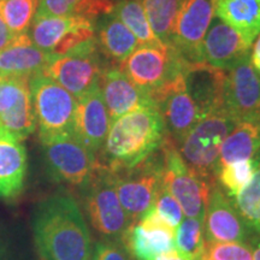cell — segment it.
Listing matches in <instances>:
<instances>
[{"label":"cell","instance_id":"cell-22","mask_svg":"<svg viewBox=\"0 0 260 260\" xmlns=\"http://www.w3.org/2000/svg\"><path fill=\"white\" fill-rule=\"evenodd\" d=\"M52 54L32 45L27 32L17 35L14 44L0 52V76L28 77L44 73Z\"/></svg>","mask_w":260,"mask_h":260},{"label":"cell","instance_id":"cell-11","mask_svg":"<svg viewBox=\"0 0 260 260\" xmlns=\"http://www.w3.org/2000/svg\"><path fill=\"white\" fill-rule=\"evenodd\" d=\"M27 34L32 45L58 57L95 37V22L77 15L34 17Z\"/></svg>","mask_w":260,"mask_h":260},{"label":"cell","instance_id":"cell-7","mask_svg":"<svg viewBox=\"0 0 260 260\" xmlns=\"http://www.w3.org/2000/svg\"><path fill=\"white\" fill-rule=\"evenodd\" d=\"M107 65L110 64L100 53L94 37L68 53L52 56L42 74L56 81L77 100L99 87L100 76Z\"/></svg>","mask_w":260,"mask_h":260},{"label":"cell","instance_id":"cell-36","mask_svg":"<svg viewBox=\"0 0 260 260\" xmlns=\"http://www.w3.org/2000/svg\"><path fill=\"white\" fill-rule=\"evenodd\" d=\"M92 260H134L121 242L99 239L94 242Z\"/></svg>","mask_w":260,"mask_h":260},{"label":"cell","instance_id":"cell-3","mask_svg":"<svg viewBox=\"0 0 260 260\" xmlns=\"http://www.w3.org/2000/svg\"><path fill=\"white\" fill-rule=\"evenodd\" d=\"M237 122L225 109L211 110L182 139L177 149L195 175L211 183L216 182L220 148Z\"/></svg>","mask_w":260,"mask_h":260},{"label":"cell","instance_id":"cell-31","mask_svg":"<svg viewBox=\"0 0 260 260\" xmlns=\"http://www.w3.org/2000/svg\"><path fill=\"white\" fill-rule=\"evenodd\" d=\"M253 176V160H237L219 168L216 175L217 184L230 199L235 198L245 188Z\"/></svg>","mask_w":260,"mask_h":260},{"label":"cell","instance_id":"cell-13","mask_svg":"<svg viewBox=\"0 0 260 260\" xmlns=\"http://www.w3.org/2000/svg\"><path fill=\"white\" fill-rule=\"evenodd\" d=\"M183 74L151 96V102L157 106L164 121L167 135L176 146L201 116L199 106L186 88Z\"/></svg>","mask_w":260,"mask_h":260},{"label":"cell","instance_id":"cell-5","mask_svg":"<svg viewBox=\"0 0 260 260\" xmlns=\"http://www.w3.org/2000/svg\"><path fill=\"white\" fill-rule=\"evenodd\" d=\"M80 194L84 217L98 236L121 242L132 222L118 199L110 171L98 164L92 180Z\"/></svg>","mask_w":260,"mask_h":260},{"label":"cell","instance_id":"cell-37","mask_svg":"<svg viewBox=\"0 0 260 260\" xmlns=\"http://www.w3.org/2000/svg\"><path fill=\"white\" fill-rule=\"evenodd\" d=\"M80 0H39L38 10L35 17H44V16H61L74 15L75 8Z\"/></svg>","mask_w":260,"mask_h":260},{"label":"cell","instance_id":"cell-32","mask_svg":"<svg viewBox=\"0 0 260 260\" xmlns=\"http://www.w3.org/2000/svg\"><path fill=\"white\" fill-rule=\"evenodd\" d=\"M205 245L203 222L197 218L182 219L175 233L176 249L189 260H195L200 255Z\"/></svg>","mask_w":260,"mask_h":260},{"label":"cell","instance_id":"cell-40","mask_svg":"<svg viewBox=\"0 0 260 260\" xmlns=\"http://www.w3.org/2000/svg\"><path fill=\"white\" fill-rule=\"evenodd\" d=\"M252 251V259L260 260V235H253L248 241Z\"/></svg>","mask_w":260,"mask_h":260},{"label":"cell","instance_id":"cell-25","mask_svg":"<svg viewBox=\"0 0 260 260\" xmlns=\"http://www.w3.org/2000/svg\"><path fill=\"white\" fill-rule=\"evenodd\" d=\"M216 16L249 45L260 32V0H217Z\"/></svg>","mask_w":260,"mask_h":260},{"label":"cell","instance_id":"cell-28","mask_svg":"<svg viewBox=\"0 0 260 260\" xmlns=\"http://www.w3.org/2000/svg\"><path fill=\"white\" fill-rule=\"evenodd\" d=\"M112 14L134 34L140 46H164L149 25L141 0H122L115 6Z\"/></svg>","mask_w":260,"mask_h":260},{"label":"cell","instance_id":"cell-24","mask_svg":"<svg viewBox=\"0 0 260 260\" xmlns=\"http://www.w3.org/2000/svg\"><path fill=\"white\" fill-rule=\"evenodd\" d=\"M259 151L260 112L239 121L229 133L220 148L217 171L229 162L252 159Z\"/></svg>","mask_w":260,"mask_h":260},{"label":"cell","instance_id":"cell-26","mask_svg":"<svg viewBox=\"0 0 260 260\" xmlns=\"http://www.w3.org/2000/svg\"><path fill=\"white\" fill-rule=\"evenodd\" d=\"M252 160V180L232 200L248 229L255 235H260V151Z\"/></svg>","mask_w":260,"mask_h":260},{"label":"cell","instance_id":"cell-2","mask_svg":"<svg viewBox=\"0 0 260 260\" xmlns=\"http://www.w3.org/2000/svg\"><path fill=\"white\" fill-rule=\"evenodd\" d=\"M167 138L164 121L154 104H147L115 119L98 164L109 171L135 167L159 151Z\"/></svg>","mask_w":260,"mask_h":260},{"label":"cell","instance_id":"cell-21","mask_svg":"<svg viewBox=\"0 0 260 260\" xmlns=\"http://www.w3.org/2000/svg\"><path fill=\"white\" fill-rule=\"evenodd\" d=\"M183 76L188 93L199 106L201 116L211 110L224 109L225 70L217 69L206 63H189L186 67Z\"/></svg>","mask_w":260,"mask_h":260},{"label":"cell","instance_id":"cell-18","mask_svg":"<svg viewBox=\"0 0 260 260\" xmlns=\"http://www.w3.org/2000/svg\"><path fill=\"white\" fill-rule=\"evenodd\" d=\"M99 87L77 99L74 138L98 157L111 126Z\"/></svg>","mask_w":260,"mask_h":260},{"label":"cell","instance_id":"cell-30","mask_svg":"<svg viewBox=\"0 0 260 260\" xmlns=\"http://www.w3.org/2000/svg\"><path fill=\"white\" fill-rule=\"evenodd\" d=\"M39 0H0V18L16 35L24 34L37 15Z\"/></svg>","mask_w":260,"mask_h":260},{"label":"cell","instance_id":"cell-23","mask_svg":"<svg viewBox=\"0 0 260 260\" xmlns=\"http://www.w3.org/2000/svg\"><path fill=\"white\" fill-rule=\"evenodd\" d=\"M95 41L100 53L113 67H119L140 46L134 34L112 12L95 21Z\"/></svg>","mask_w":260,"mask_h":260},{"label":"cell","instance_id":"cell-10","mask_svg":"<svg viewBox=\"0 0 260 260\" xmlns=\"http://www.w3.org/2000/svg\"><path fill=\"white\" fill-rule=\"evenodd\" d=\"M42 154L48 177L79 191L92 180L98 168L96 155L75 138L42 144Z\"/></svg>","mask_w":260,"mask_h":260},{"label":"cell","instance_id":"cell-42","mask_svg":"<svg viewBox=\"0 0 260 260\" xmlns=\"http://www.w3.org/2000/svg\"><path fill=\"white\" fill-rule=\"evenodd\" d=\"M98 2H99L102 5H104V8H105L107 11L112 12L113 9H115V6L117 4H119L122 0H98Z\"/></svg>","mask_w":260,"mask_h":260},{"label":"cell","instance_id":"cell-19","mask_svg":"<svg viewBox=\"0 0 260 260\" xmlns=\"http://www.w3.org/2000/svg\"><path fill=\"white\" fill-rule=\"evenodd\" d=\"M99 88L112 122L133 110L153 104L119 67L107 65L100 76Z\"/></svg>","mask_w":260,"mask_h":260},{"label":"cell","instance_id":"cell-35","mask_svg":"<svg viewBox=\"0 0 260 260\" xmlns=\"http://www.w3.org/2000/svg\"><path fill=\"white\" fill-rule=\"evenodd\" d=\"M153 209L175 229L180 225L182 219L184 218L183 211H182L180 204L170 194V191L165 188L162 182L157 193V197H155Z\"/></svg>","mask_w":260,"mask_h":260},{"label":"cell","instance_id":"cell-29","mask_svg":"<svg viewBox=\"0 0 260 260\" xmlns=\"http://www.w3.org/2000/svg\"><path fill=\"white\" fill-rule=\"evenodd\" d=\"M0 260H39L19 224L0 218Z\"/></svg>","mask_w":260,"mask_h":260},{"label":"cell","instance_id":"cell-33","mask_svg":"<svg viewBox=\"0 0 260 260\" xmlns=\"http://www.w3.org/2000/svg\"><path fill=\"white\" fill-rule=\"evenodd\" d=\"M195 260H253L248 242H205Z\"/></svg>","mask_w":260,"mask_h":260},{"label":"cell","instance_id":"cell-16","mask_svg":"<svg viewBox=\"0 0 260 260\" xmlns=\"http://www.w3.org/2000/svg\"><path fill=\"white\" fill-rule=\"evenodd\" d=\"M223 107L237 121L260 112V75L249 57L226 70Z\"/></svg>","mask_w":260,"mask_h":260},{"label":"cell","instance_id":"cell-15","mask_svg":"<svg viewBox=\"0 0 260 260\" xmlns=\"http://www.w3.org/2000/svg\"><path fill=\"white\" fill-rule=\"evenodd\" d=\"M175 233L176 229L151 209L138 223L129 226L121 243L134 260H154L176 248Z\"/></svg>","mask_w":260,"mask_h":260},{"label":"cell","instance_id":"cell-8","mask_svg":"<svg viewBox=\"0 0 260 260\" xmlns=\"http://www.w3.org/2000/svg\"><path fill=\"white\" fill-rule=\"evenodd\" d=\"M160 149L162 155V184L180 204L184 216L203 222L213 183L195 175L187 167L176 144L168 135Z\"/></svg>","mask_w":260,"mask_h":260},{"label":"cell","instance_id":"cell-17","mask_svg":"<svg viewBox=\"0 0 260 260\" xmlns=\"http://www.w3.org/2000/svg\"><path fill=\"white\" fill-rule=\"evenodd\" d=\"M251 46L235 29L216 16L201 44V59L203 63L226 71L249 57Z\"/></svg>","mask_w":260,"mask_h":260},{"label":"cell","instance_id":"cell-12","mask_svg":"<svg viewBox=\"0 0 260 260\" xmlns=\"http://www.w3.org/2000/svg\"><path fill=\"white\" fill-rule=\"evenodd\" d=\"M217 0H182L171 48L188 63H203L201 44L216 15Z\"/></svg>","mask_w":260,"mask_h":260},{"label":"cell","instance_id":"cell-1","mask_svg":"<svg viewBox=\"0 0 260 260\" xmlns=\"http://www.w3.org/2000/svg\"><path fill=\"white\" fill-rule=\"evenodd\" d=\"M30 230L39 260H92L89 226L80 204L68 191H56L38 201Z\"/></svg>","mask_w":260,"mask_h":260},{"label":"cell","instance_id":"cell-27","mask_svg":"<svg viewBox=\"0 0 260 260\" xmlns=\"http://www.w3.org/2000/svg\"><path fill=\"white\" fill-rule=\"evenodd\" d=\"M146 17L158 40L171 47L172 32L182 0H141Z\"/></svg>","mask_w":260,"mask_h":260},{"label":"cell","instance_id":"cell-6","mask_svg":"<svg viewBox=\"0 0 260 260\" xmlns=\"http://www.w3.org/2000/svg\"><path fill=\"white\" fill-rule=\"evenodd\" d=\"M117 195L132 224L138 223L153 209L155 197L161 186V149L135 167L110 171Z\"/></svg>","mask_w":260,"mask_h":260},{"label":"cell","instance_id":"cell-41","mask_svg":"<svg viewBox=\"0 0 260 260\" xmlns=\"http://www.w3.org/2000/svg\"><path fill=\"white\" fill-rule=\"evenodd\" d=\"M154 260H189V259L186 258L184 255H182L181 253L175 248L172 249V251H169L167 253H162V254L158 255Z\"/></svg>","mask_w":260,"mask_h":260},{"label":"cell","instance_id":"cell-38","mask_svg":"<svg viewBox=\"0 0 260 260\" xmlns=\"http://www.w3.org/2000/svg\"><path fill=\"white\" fill-rule=\"evenodd\" d=\"M16 38H17V35L12 30H10V28L4 23V21L0 18V52L11 46Z\"/></svg>","mask_w":260,"mask_h":260},{"label":"cell","instance_id":"cell-34","mask_svg":"<svg viewBox=\"0 0 260 260\" xmlns=\"http://www.w3.org/2000/svg\"><path fill=\"white\" fill-rule=\"evenodd\" d=\"M28 77L0 76V118L30 93Z\"/></svg>","mask_w":260,"mask_h":260},{"label":"cell","instance_id":"cell-4","mask_svg":"<svg viewBox=\"0 0 260 260\" xmlns=\"http://www.w3.org/2000/svg\"><path fill=\"white\" fill-rule=\"evenodd\" d=\"M29 87L41 145L74 138L76 98L45 74L31 77Z\"/></svg>","mask_w":260,"mask_h":260},{"label":"cell","instance_id":"cell-39","mask_svg":"<svg viewBox=\"0 0 260 260\" xmlns=\"http://www.w3.org/2000/svg\"><path fill=\"white\" fill-rule=\"evenodd\" d=\"M249 59H251L252 67L260 75V32L258 37H256L254 45H253L251 54H249Z\"/></svg>","mask_w":260,"mask_h":260},{"label":"cell","instance_id":"cell-9","mask_svg":"<svg viewBox=\"0 0 260 260\" xmlns=\"http://www.w3.org/2000/svg\"><path fill=\"white\" fill-rule=\"evenodd\" d=\"M188 64L171 47L139 46L119 69L151 99L165 84L183 74Z\"/></svg>","mask_w":260,"mask_h":260},{"label":"cell","instance_id":"cell-14","mask_svg":"<svg viewBox=\"0 0 260 260\" xmlns=\"http://www.w3.org/2000/svg\"><path fill=\"white\" fill-rule=\"evenodd\" d=\"M203 226L205 242H248L255 235L248 229L233 200L217 182L211 187Z\"/></svg>","mask_w":260,"mask_h":260},{"label":"cell","instance_id":"cell-20","mask_svg":"<svg viewBox=\"0 0 260 260\" xmlns=\"http://www.w3.org/2000/svg\"><path fill=\"white\" fill-rule=\"evenodd\" d=\"M27 168L23 140L0 130V199L14 201L23 193Z\"/></svg>","mask_w":260,"mask_h":260}]
</instances>
